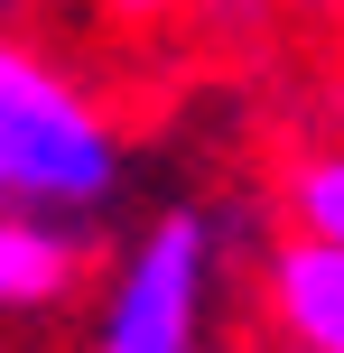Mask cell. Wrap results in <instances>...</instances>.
Returning a JSON list of instances; mask_svg holds the SVG:
<instances>
[{
    "mask_svg": "<svg viewBox=\"0 0 344 353\" xmlns=\"http://www.w3.org/2000/svg\"><path fill=\"white\" fill-rule=\"evenodd\" d=\"M112 121L84 103V84H65L56 65H37L28 47H0V214H74L112 195Z\"/></svg>",
    "mask_w": 344,
    "mask_h": 353,
    "instance_id": "6da1fadb",
    "label": "cell"
},
{
    "mask_svg": "<svg viewBox=\"0 0 344 353\" xmlns=\"http://www.w3.org/2000/svg\"><path fill=\"white\" fill-rule=\"evenodd\" d=\"M205 270H214V232H205L196 214H168V223L130 251V270L112 279V307H103L93 353H196Z\"/></svg>",
    "mask_w": 344,
    "mask_h": 353,
    "instance_id": "7a4b0ae2",
    "label": "cell"
},
{
    "mask_svg": "<svg viewBox=\"0 0 344 353\" xmlns=\"http://www.w3.org/2000/svg\"><path fill=\"white\" fill-rule=\"evenodd\" d=\"M261 307H270L279 344L298 353H344V242L289 232L261 270Z\"/></svg>",
    "mask_w": 344,
    "mask_h": 353,
    "instance_id": "3957f363",
    "label": "cell"
},
{
    "mask_svg": "<svg viewBox=\"0 0 344 353\" xmlns=\"http://www.w3.org/2000/svg\"><path fill=\"white\" fill-rule=\"evenodd\" d=\"M74 279H84V242L56 214H28V205L0 214V316H47L74 298Z\"/></svg>",
    "mask_w": 344,
    "mask_h": 353,
    "instance_id": "277c9868",
    "label": "cell"
},
{
    "mask_svg": "<svg viewBox=\"0 0 344 353\" xmlns=\"http://www.w3.org/2000/svg\"><path fill=\"white\" fill-rule=\"evenodd\" d=\"M289 232L344 242V149H316V159L289 168Z\"/></svg>",
    "mask_w": 344,
    "mask_h": 353,
    "instance_id": "5b68a950",
    "label": "cell"
},
{
    "mask_svg": "<svg viewBox=\"0 0 344 353\" xmlns=\"http://www.w3.org/2000/svg\"><path fill=\"white\" fill-rule=\"evenodd\" d=\"M103 10H112V19H168L177 0H103Z\"/></svg>",
    "mask_w": 344,
    "mask_h": 353,
    "instance_id": "8992f818",
    "label": "cell"
},
{
    "mask_svg": "<svg viewBox=\"0 0 344 353\" xmlns=\"http://www.w3.org/2000/svg\"><path fill=\"white\" fill-rule=\"evenodd\" d=\"M279 353H298V344H279Z\"/></svg>",
    "mask_w": 344,
    "mask_h": 353,
    "instance_id": "52a82bcc",
    "label": "cell"
}]
</instances>
